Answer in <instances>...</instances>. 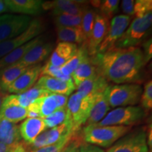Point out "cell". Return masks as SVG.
Returning a JSON list of instances; mask_svg holds the SVG:
<instances>
[{
    "label": "cell",
    "instance_id": "6da1fadb",
    "mask_svg": "<svg viewBox=\"0 0 152 152\" xmlns=\"http://www.w3.org/2000/svg\"><path fill=\"white\" fill-rule=\"evenodd\" d=\"M92 57L99 73L108 82L115 84H128L138 81L144 66L147 64L143 51L139 47H113Z\"/></svg>",
    "mask_w": 152,
    "mask_h": 152
},
{
    "label": "cell",
    "instance_id": "7a4b0ae2",
    "mask_svg": "<svg viewBox=\"0 0 152 152\" xmlns=\"http://www.w3.org/2000/svg\"><path fill=\"white\" fill-rule=\"evenodd\" d=\"M131 130L132 127L130 126H99L96 124L86 125L82 130V137L85 143L107 148Z\"/></svg>",
    "mask_w": 152,
    "mask_h": 152
},
{
    "label": "cell",
    "instance_id": "3957f363",
    "mask_svg": "<svg viewBox=\"0 0 152 152\" xmlns=\"http://www.w3.org/2000/svg\"><path fill=\"white\" fill-rule=\"evenodd\" d=\"M96 94L82 97L75 92L68 98L66 120L71 123L73 134H77L81 127L86 123Z\"/></svg>",
    "mask_w": 152,
    "mask_h": 152
},
{
    "label": "cell",
    "instance_id": "277c9868",
    "mask_svg": "<svg viewBox=\"0 0 152 152\" xmlns=\"http://www.w3.org/2000/svg\"><path fill=\"white\" fill-rule=\"evenodd\" d=\"M151 23L152 12L140 18H134L113 47L117 48L137 47L140 44L143 43L149 35Z\"/></svg>",
    "mask_w": 152,
    "mask_h": 152
},
{
    "label": "cell",
    "instance_id": "5b68a950",
    "mask_svg": "<svg viewBox=\"0 0 152 152\" xmlns=\"http://www.w3.org/2000/svg\"><path fill=\"white\" fill-rule=\"evenodd\" d=\"M106 95L110 106L125 107L134 106L140 101L143 92L139 84L128 83L121 85H109L106 87Z\"/></svg>",
    "mask_w": 152,
    "mask_h": 152
},
{
    "label": "cell",
    "instance_id": "8992f818",
    "mask_svg": "<svg viewBox=\"0 0 152 152\" xmlns=\"http://www.w3.org/2000/svg\"><path fill=\"white\" fill-rule=\"evenodd\" d=\"M146 116V112L141 106L118 107L109 112L102 121L96 123L99 126H130L139 124Z\"/></svg>",
    "mask_w": 152,
    "mask_h": 152
},
{
    "label": "cell",
    "instance_id": "52a82bcc",
    "mask_svg": "<svg viewBox=\"0 0 152 152\" xmlns=\"http://www.w3.org/2000/svg\"><path fill=\"white\" fill-rule=\"evenodd\" d=\"M106 152H149L147 142V130L139 128L120 138Z\"/></svg>",
    "mask_w": 152,
    "mask_h": 152
},
{
    "label": "cell",
    "instance_id": "ba28073f",
    "mask_svg": "<svg viewBox=\"0 0 152 152\" xmlns=\"http://www.w3.org/2000/svg\"><path fill=\"white\" fill-rule=\"evenodd\" d=\"M32 18L29 16L4 14L0 16V42L21 34L27 29Z\"/></svg>",
    "mask_w": 152,
    "mask_h": 152
},
{
    "label": "cell",
    "instance_id": "9c48e42d",
    "mask_svg": "<svg viewBox=\"0 0 152 152\" xmlns=\"http://www.w3.org/2000/svg\"><path fill=\"white\" fill-rule=\"evenodd\" d=\"M73 134L71 123L67 120H66L63 124L49 129L48 130H45L39 136H37L31 144H25V146L28 147L29 149L28 151H31V150L53 145L64 139L71 137Z\"/></svg>",
    "mask_w": 152,
    "mask_h": 152
},
{
    "label": "cell",
    "instance_id": "30bf717a",
    "mask_svg": "<svg viewBox=\"0 0 152 152\" xmlns=\"http://www.w3.org/2000/svg\"><path fill=\"white\" fill-rule=\"evenodd\" d=\"M44 27L45 26L41 20L37 18L33 19L27 29L21 34L8 40L0 42V58L40 35L44 30Z\"/></svg>",
    "mask_w": 152,
    "mask_h": 152
},
{
    "label": "cell",
    "instance_id": "8fae6325",
    "mask_svg": "<svg viewBox=\"0 0 152 152\" xmlns=\"http://www.w3.org/2000/svg\"><path fill=\"white\" fill-rule=\"evenodd\" d=\"M132 18L126 15H118L112 18L107 33L97 49L96 54H102L113 47L130 23Z\"/></svg>",
    "mask_w": 152,
    "mask_h": 152
},
{
    "label": "cell",
    "instance_id": "7c38bea8",
    "mask_svg": "<svg viewBox=\"0 0 152 152\" xmlns=\"http://www.w3.org/2000/svg\"><path fill=\"white\" fill-rule=\"evenodd\" d=\"M85 1L74 0H56L43 1L42 10H52L54 16L60 14L81 15L83 14L87 6Z\"/></svg>",
    "mask_w": 152,
    "mask_h": 152
},
{
    "label": "cell",
    "instance_id": "4fadbf2b",
    "mask_svg": "<svg viewBox=\"0 0 152 152\" xmlns=\"http://www.w3.org/2000/svg\"><path fill=\"white\" fill-rule=\"evenodd\" d=\"M109 20L99 14H96L90 37L85 42L89 56L96 55L97 49L107 33L109 27Z\"/></svg>",
    "mask_w": 152,
    "mask_h": 152
},
{
    "label": "cell",
    "instance_id": "5bb4252c",
    "mask_svg": "<svg viewBox=\"0 0 152 152\" xmlns=\"http://www.w3.org/2000/svg\"><path fill=\"white\" fill-rule=\"evenodd\" d=\"M42 66V64H37L28 68L9 87L7 92L11 93V94H19L29 90L40 76Z\"/></svg>",
    "mask_w": 152,
    "mask_h": 152
},
{
    "label": "cell",
    "instance_id": "9a60e30c",
    "mask_svg": "<svg viewBox=\"0 0 152 152\" xmlns=\"http://www.w3.org/2000/svg\"><path fill=\"white\" fill-rule=\"evenodd\" d=\"M35 85L52 94H63L68 96L76 89L73 80H62L49 76H40Z\"/></svg>",
    "mask_w": 152,
    "mask_h": 152
},
{
    "label": "cell",
    "instance_id": "2e32d148",
    "mask_svg": "<svg viewBox=\"0 0 152 152\" xmlns=\"http://www.w3.org/2000/svg\"><path fill=\"white\" fill-rule=\"evenodd\" d=\"M46 130L47 128L44 119L41 118H28L19 125L20 136L26 144H31L37 136Z\"/></svg>",
    "mask_w": 152,
    "mask_h": 152
},
{
    "label": "cell",
    "instance_id": "e0dca14e",
    "mask_svg": "<svg viewBox=\"0 0 152 152\" xmlns=\"http://www.w3.org/2000/svg\"><path fill=\"white\" fill-rule=\"evenodd\" d=\"M4 3L8 11L25 16L37 15L42 11L41 0H5Z\"/></svg>",
    "mask_w": 152,
    "mask_h": 152
},
{
    "label": "cell",
    "instance_id": "ac0fdd59",
    "mask_svg": "<svg viewBox=\"0 0 152 152\" xmlns=\"http://www.w3.org/2000/svg\"><path fill=\"white\" fill-rule=\"evenodd\" d=\"M53 44L51 42H42L36 45L31 49L23 58L18 64L25 66H33L40 64L49 56L53 51Z\"/></svg>",
    "mask_w": 152,
    "mask_h": 152
},
{
    "label": "cell",
    "instance_id": "d6986e66",
    "mask_svg": "<svg viewBox=\"0 0 152 152\" xmlns=\"http://www.w3.org/2000/svg\"><path fill=\"white\" fill-rule=\"evenodd\" d=\"M109 85V82L99 73L81 83L76 87V93L85 97L104 92Z\"/></svg>",
    "mask_w": 152,
    "mask_h": 152
},
{
    "label": "cell",
    "instance_id": "ffe728a7",
    "mask_svg": "<svg viewBox=\"0 0 152 152\" xmlns=\"http://www.w3.org/2000/svg\"><path fill=\"white\" fill-rule=\"evenodd\" d=\"M42 42H45V37L42 35H39L22 45L21 47L13 50L12 52L0 58V69L18 62L30 49H33L36 45Z\"/></svg>",
    "mask_w": 152,
    "mask_h": 152
},
{
    "label": "cell",
    "instance_id": "44dd1931",
    "mask_svg": "<svg viewBox=\"0 0 152 152\" xmlns=\"http://www.w3.org/2000/svg\"><path fill=\"white\" fill-rule=\"evenodd\" d=\"M109 109L110 105L105 90L104 92L99 93L95 96L94 102L91 109L90 116L85 123V126L98 123L104 118Z\"/></svg>",
    "mask_w": 152,
    "mask_h": 152
},
{
    "label": "cell",
    "instance_id": "7402d4cb",
    "mask_svg": "<svg viewBox=\"0 0 152 152\" xmlns=\"http://www.w3.org/2000/svg\"><path fill=\"white\" fill-rule=\"evenodd\" d=\"M77 49L76 44L59 42L52 52L48 62L52 66L61 67L74 56Z\"/></svg>",
    "mask_w": 152,
    "mask_h": 152
},
{
    "label": "cell",
    "instance_id": "603a6c76",
    "mask_svg": "<svg viewBox=\"0 0 152 152\" xmlns=\"http://www.w3.org/2000/svg\"><path fill=\"white\" fill-rule=\"evenodd\" d=\"M30 66H25L16 63L12 65L0 69V93L7 92L9 87L14 83L23 73Z\"/></svg>",
    "mask_w": 152,
    "mask_h": 152
},
{
    "label": "cell",
    "instance_id": "cb8c5ba5",
    "mask_svg": "<svg viewBox=\"0 0 152 152\" xmlns=\"http://www.w3.org/2000/svg\"><path fill=\"white\" fill-rule=\"evenodd\" d=\"M97 73H99L97 66L93 60V57L90 56L81 63L72 74L71 77L75 88L85 80L90 78Z\"/></svg>",
    "mask_w": 152,
    "mask_h": 152
},
{
    "label": "cell",
    "instance_id": "d4e9b609",
    "mask_svg": "<svg viewBox=\"0 0 152 152\" xmlns=\"http://www.w3.org/2000/svg\"><path fill=\"white\" fill-rule=\"evenodd\" d=\"M21 139L19 125L0 119V142L7 144H18Z\"/></svg>",
    "mask_w": 152,
    "mask_h": 152
},
{
    "label": "cell",
    "instance_id": "484cf974",
    "mask_svg": "<svg viewBox=\"0 0 152 152\" xmlns=\"http://www.w3.org/2000/svg\"><path fill=\"white\" fill-rule=\"evenodd\" d=\"M57 41L67 43H84L85 37L81 27L56 28Z\"/></svg>",
    "mask_w": 152,
    "mask_h": 152
},
{
    "label": "cell",
    "instance_id": "4316f807",
    "mask_svg": "<svg viewBox=\"0 0 152 152\" xmlns=\"http://www.w3.org/2000/svg\"><path fill=\"white\" fill-rule=\"evenodd\" d=\"M83 44V45L80 48H77V52H75V54L71 59L68 61L65 64H64L61 67V71L64 75L71 77L72 74L76 69V68L81 63H83L90 57L85 43L84 42Z\"/></svg>",
    "mask_w": 152,
    "mask_h": 152
},
{
    "label": "cell",
    "instance_id": "83f0119b",
    "mask_svg": "<svg viewBox=\"0 0 152 152\" xmlns=\"http://www.w3.org/2000/svg\"><path fill=\"white\" fill-rule=\"evenodd\" d=\"M27 109L20 106H9L1 107L0 109V119H4L9 122L15 123L23 121L27 118Z\"/></svg>",
    "mask_w": 152,
    "mask_h": 152
},
{
    "label": "cell",
    "instance_id": "f1b7e54d",
    "mask_svg": "<svg viewBox=\"0 0 152 152\" xmlns=\"http://www.w3.org/2000/svg\"><path fill=\"white\" fill-rule=\"evenodd\" d=\"M83 15V14L77 15V16L69 14L57 15L54 17V23L56 25V28L81 27Z\"/></svg>",
    "mask_w": 152,
    "mask_h": 152
},
{
    "label": "cell",
    "instance_id": "f546056e",
    "mask_svg": "<svg viewBox=\"0 0 152 152\" xmlns=\"http://www.w3.org/2000/svg\"><path fill=\"white\" fill-rule=\"evenodd\" d=\"M96 14V13L95 12L94 9L87 7L84 11V14L83 15L81 28L85 37V42H87L90 37L93 26L94 24Z\"/></svg>",
    "mask_w": 152,
    "mask_h": 152
},
{
    "label": "cell",
    "instance_id": "4dcf8cb0",
    "mask_svg": "<svg viewBox=\"0 0 152 152\" xmlns=\"http://www.w3.org/2000/svg\"><path fill=\"white\" fill-rule=\"evenodd\" d=\"M66 117L67 109L66 107H64L56 110L54 113L43 119L47 129H51L63 124L66 121Z\"/></svg>",
    "mask_w": 152,
    "mask_h": 152
},
{
    "label": "cell",
    "instance_id": "1f68e13d",
    "mask_svg": "<svg viewBox=\"0 0 152 152\" xmlns=\"http://www.w3.org/2000/svg\"><path fill=\"white\" fill-rule=\"evenodd\" d=\"M40 76H49V77H55V78L62 80H73L71 77L66 76L61 73V67L51 65L48 61L42 66Z\"/></svg>",
    "mask_w": 152,
    "mask_h": 152
},
{
    "label": "cell",
    "instance_id": "d6a6232c",
    "mask_svg": "<svg viewBox=\"0 0 152 152\" xmlns=\"http://www.w3.org/2000/svg\"><path fill=\"white\" fill-rule=\"evenodd\" d=\"M120 1L118 0H105L100 2L99 10L102 16L109 19L118 11Z\"/></svg>",
    "mask_w": 152,
    "mask_h": 152
},
{
    "label": "cell",
    "instance_id": "836d02e7",
    "mask_svg": "<svg viewBox=\"0 0 152 152\" xmlns=\"http://www.w3.org/2000/svg\"><path fill=\"white\" fill-rule=\"evenodd\" d=\"M151 11V0H137V1H134V13L135 18H140Z\"/></svg>",
    "mask_w": 152,
    "mask_h": 152
},
{
    "label": "cell",
    "instance_id": "e575fe53",
    "mask_svg": "<svg viewBox=\"0 0 152 152\" xmlns=\"http://www.w3.org/2000/svg\"><path fill=\"white\" fill-rule=\"evenodd\" d=\"M141 107L144 111L151 110L152 108V82L148 81L144 87V90L142 92L140 98Z\"/></svg>",
    "mask_w": 152,
    "mask_h": 152
},
{
    "label": "cell",
    "instance_id": "d590c367",
    "mask_svg": "<svg viewBox=\"0 0 152 152\" xmlns=\"http://www.w3.org/2000/svg\"><path fill=\"white\" fill-rule=\"evenodd\" d=\"M72 136L71 137L64 139V140L57 142V143L53 144V145L47 146V147L39 148V149L35 150H31V151H28V152H61L63 149L66 147L68 142L70 141Z\"/></svg>",
    "mask_w": 152,
    "mask_h": 152
},
{
    "label": "cell",
    "instance_id": "8d00e7d4",
    "mask_svg": "<svg viewBox=\"0 0 152 152\" xmlns=\"http://www.w3.org/2000/svg\"><path fill=\"white\" fill-rule=\"evenodd\" d=\"M81 138L77 136V134H73L70 141L66 147L63 149L61 152H80V147L82 144Z\"/></svg>",
    "mask_w": 152,
    "mask_h": 152
},
{
    "label": "cell",
    "instance_id": "74e56055",
    "mask_svg": "<svg viewBox=\"0 0 152 152\" xmlns=\"http://www.w3.org/2000/svg\"><path fill=\"white\" fill-rule=\"evenodd\" d=\"M134 0H123L121 1V8H122L123 13L126 16H130L131 18L134 16Z\"/></svg>",
    "mask_w": 152,
    "mask_h": 152
},
{
    "label": "cell",
    "instance_id": "f35d334b",
    "mask_svg": "<svg viewBox=\"0 0 152 152\" xmlns=\"http://www.w3.org/2000/svg\"><path fill=\"white\" fill-rule=\"evenodd\" d=\"M151 38L150 37L149 39H147L142 43V47L144 57H145L146 62L148 63L149 61V60L151 58L152 56V47H151Z\"/></svg>",
    "mask_w": 152,
    "mask_h": 152
},
{
    "label": "cell",
    "instance_id": "ab89813d",
    "mask_svg": "<svg viewBox=\"0 0 152 152\" xmlns=\"http://www.w3.org/2000/svg\"><path fill=\"white\" fill-rule=\"evenodd\" d=\"M53 97L54 98L56 101L57 109H61V108L66 107L67 102L68 100V96L66 95L63 94H52Z\"/></svg>",
    "mask_w": 152,
    "mask_h": 152
},
{
    "label": "cell",
    "instance_id": "60d3db41",
    "mask_svg": "<svg viewBox=\"0 0 152 152\" xmlns=\"http://www.w3.org/2000/svg\"><path fill=\"white\" fill-rule=\"evenodd\" d=\"M80 152H105L102 148L92 145V144H87L85 142H82L80 147Z\"/></svg>",
    "mask_w": 152,
    "mask_h": 152
},
{
    "label": "cell",
    "instance_id": "b9f144b4",
    "mask_svg": "<svg viewBox=\"0 0 152 152\" xmlns=\"http://www.w3.org/2000/svg\"><path fill=\"white\" fill-rule=\"evenodd\" d=\"M18 144H7L0 142V152H13Z\"/></svg>",
    "mask_w": 152,
    "mask_h": 152
},
{
    "label": "cell",
    "instance_id": "7bdbcfd3",
    "mask_svg": "<svg viewBox=\"0 0 152 152\" xmlns=\"http://www.w3.org/2000/svg\"><path fill=\"white\" fill-rule=\"evenodd\" d=\"M13 152H28V150L26 149V147L25 146V144L20 143L15 148V149Z\"/></svg>",
    "mask_w": 152,
    "mask_h": 152
},
{
    "label": "cell",
    "instance_id": "ee69618b",
    "mask_svg": "<svg viewBox=\"0 0 152 152\" xmlns=\"http://www.w3.org/2000/svg\"><path fill=\"white\" fill-rule=\"evenodd\" d=\"M6 11H8V9L7 8V6H6L4 1H1L0 0V14H3V13L6 12Z\"/></svg>",
    "mask_w": 152,
    "mask_h": 152
},
{
    "label": "cell",
    "instance_id": "f6af8a7d",
    "mask_svg": "<svg viewBox=\"0 0 152 152\" xmlns=\"http://www.w3.org/2000/svg\"><path fill=\"white\" fill-rule=\"evenodd\" d=\"M3 96L2 95H1V93H0V109H1V104H2V100H3Z\"/></svg>",
    "mask_w": 152,
    "mask_h": 152
}]
</instances>
